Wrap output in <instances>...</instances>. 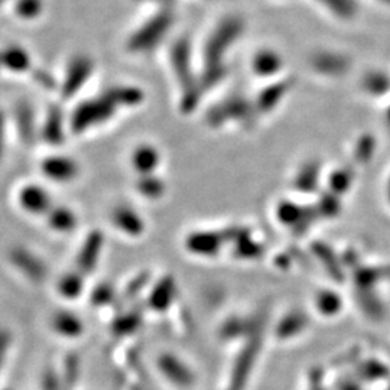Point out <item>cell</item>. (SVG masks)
<instances>
[{"instance_id":"cell-1","label":"cell","mask_w":390,"mask_h":390,"mask_svg":"<svg viewBox=\"0 0 390 390\" xmlns=\"http://www.w3.org/2000/svg\"><path fill=\"white\" fill-rule=\"evenodd\" d=\"M118 107L119 106L116 104V101L107 93H104L100 97L83 101L74 110V113L71 116V122H70L71 130L80 135L91 128L104 125L106 122H108L115 116Z\"/></svg>"},{"instance_id":"cell-2","label":"cell","mask_w":390,"mask_h":390,"mask_svg":"<svg viewBox=\"0 0 390 390\" xmlns=\"http://www.w3.org/2000/svg\"><path fill=\"white\" fill-rule=\"evenodd\" d=\"M41 170L48 180L58 184H67L78 177L80 165L70 156L52 155L42 162Z\"/></svg>"},{"instance_id":"cell-3","label":"cell","mask_w":390,"mask_h":390,"mask_svg":"<svg viewBox=\"0 0 390 390\" xmlns=\"http://www.w3.org/2000/svg\"><path fill=\"white\" fill-rule=\"evenodd\" d=\"M18 201L26 212L34 215H46L53 207L49 193L38 184L25 185L18 195Z\"/></svg>"},{"instance_id":"cell-4","label":"cell","mask_w":390,"mask_h":390,"mask_svg":"<svg viewBox=\"0 0 390 390\" xmlns=\"http://www.w3.org/2000/svg\"><path fill=\"white\" fill-rule=\"evenodd\" d=\"M104 246V237L100 232H93L87 236L77 255V270L84 276L91 273L97 266Z\"/></svg>"},{"instance_id":"cell-5","label":"cell","mask_w":390,"mask_h":390,"mask_svg":"<svg viewBox=\"0 0 390 390\" xmlns=\"http://www.w3.org/2000/svg\"><path fill=\"white\" fill-rule=\"evenodd\" d=\"M11 260L12 263L34 282L42 281L46 276V266L45 263L32 252L24 249V247H16L11 253Z\"/></svg>"},{"instance_id":"cell-6","label":"cell","mask_w":390,"mask_h":390,"mask_svg":"<svg viewBox=\"0 0 390 390\" xmlns=\"http://www.w3.org/2000/svg\"><path fill=\"white\" fill-rule=\"evenodd\" d=\"M111 221L122 233L138 237L145 232V221L140 214L128 205L116 207L111 212Z\"/></svg>"},{"instance_id":"cell-7","label":"cell","mask_w":390,"mask_h":390,"mask_svg":"<svg viewBox=\"0 0 390 390\" xmlns=\"http://www.w3.org/2000/svg\"><path fill=\"white\" fill-rule=\"evenodd\" d=\"M159 162L160 155L152 145H140L132 153V166L140 177L155 174Z\"/></svg>"},{"instance_id":"cell-8","label":"cell","mask_w":390,"mask_h":390,"mask_svg":"<svg viewBox=\"0 0 390 390\" xmlns=\"http://www.w3.org/2000/svg\"><path fill=\"white\" fill-rule=\"evenodd\" d=\"M51 325L55 332L67 339H76L84 331L83 321L70 311H58L53 314Z\"/></svg>"},{"instance_id":"cell-9","label":"cell","mask_w":390,"mask_h":390,"mask_svg":"<svg viewBox=\"0 0 390 390\" xmlns=\"http://www.w3.org/2000/svg\"><path fill=\"white\" fill-rule=\"evenodd\" d=\"M48 226L58 233H70L77 227V215L67 207H52L45 215Z\"/></svg>"},{"instance_id":"cell-10","label":"cell","mask_w":390,"mask_h":390,"mask_svg":"<svg viewBox=\"0 0 390 390\" xmlns=\"http://www.w3.org/2000/svg\"><path fill=\"white\" fill-rule=\"evenodd\" d=\"M90 73H91V64L88 61L86 60L76 61L68 70V74L63 87L64 96L66 97L74 96L81 88V86L88 80Z\"/></svg>"},{"instance_id":"cell-11","label":"cell","mask_w":390,"mask_h":390,"mask_svg":"<svg viewBox=\"0 0 390 390\" xmlns=\"http://www.w3.org/2000/svg\"><path fill=\"white\" fill-rule=\"evenodd\" d=\"M158 366L160 369V371L168 377L170 380H173L174 383L178 384H187L191 380V373L190 370L174 356L171 354H163L159 361Z\"/></svg>"},{"instance_id":"cell-12","label":"cell","mask_w":390,"mask_h":390,"mask_svg":"<svg viewBox=\"0 0 390 390\" xmlns=\"http://www.w3.org/2000/svg\"><path fill=\"white\" fill-rule=\"evenodd\" d=\"M42 138L51 145H60L64 142V120L58 108H52L42 128Z\"/></svg>"},{"instance_id":"cell-13","label":"cell","mask_w":390,"mask_h":390,"mask_svg":"<svg viewBox=\"0 0 390 390\" xmlns=\"http://www.w3.org/2000/svg\"><path fill=\"white\" fill-rule=\"evenodd\" d=\"M173 299V282L170 279H162L158 282L149 297H148V305L150 309L155 311H163L165 308H168Z\"/></svg>"},{"instance_id":"cell-14","label":"cell","mask_w":390,"mask_h":390,"mask_svg":"<svg viewBox=\"0 0 390 390\" xmlns=\"http://www.w3.org/2000/svg\"><path fill=\"white\" fill-rule=\"evenodd\" d=\"M84 289V274L77 269L66 273L58 282V292L67 299H76Z\"/></svg>"},{"instance_id":"cell-15","label":"cell","mask_w":390,"mask_h":390,"mask_svg":"<svg viewBox=\"0 0 390 390\" xmlns=\"http://www.w3.org/2000/svg\"><path fill=\"white\" fill-rule=\"evenodd\" d=\"M138 193L149 200H155L163 195L165 193V184L160 178H158L155 174L139 177V181L136 184Z\"/></svg>"},{"instance_id":"cell-16","label":"cell","mask_w":390,"mask_h":390,"mask_svg":"<svg viewBox=\"0 0 390 390\" xmlns=\"http://www.w3.org/2000/svg\"><path fill=\"white\" fill-rule=\"evenodd\" d=\"M118 106H135L142 101V91L133 87H116L106 91Z\"/></svg>"},{"instance_id":"cell-17","label":"cell","mask_w":390,"mask_h":390,"mask_svg":"<svg viewBox=\"0 0 390 390\" xmlns=\"http://www.w3.org/2000/svg\"><path fill=\"white\" fill-rule=\"evenodd\" d=\"M142 319L140 315L136 312H128L120 315L115 322H113V332L116 336H129V334L135 332L139 325H140Z\"/></svg>"},{"instance_id":"cell-18","label":"cell","mask_w":390,"mask_h":390,"mask_svg":"<svg viewBox=\"0 0 390 390\" xmlns=\"http://www.w3.org/2000/svg\"><path fill=\"white\" fill-rule=\"evenodd\" d=\"M0 63H4L2 66H5L6 68L12 71H24L28 68V64H29L28 57L19 49L5 51V53L0 57Z\"/></svg>"},{"instance_id":"cell-19","label":"cell","mask_w":390,"mask_h":390,"mask_svg":"<svg viewBox=\"0 0 390 390\" xmlns=\"http://www.w3.org/2000/svg\"><path fill=\"white\" fill-rule=\"evenodd\" d=\"M34 116H32V111L31 108L28 107H22L19 108L18 111V129H19V136L28 142L31 140L35 133H34Z\"/></svg>"},{"instance_id":"cell-20","label":"cell","mask_w":390,"mask_h":390,"mask_svg":"<svg viewBox=\"0 0 390 390\" xmlns=\"http://www.w3.org/2000/svg\"><path fill=\"white\" fill-rule=\"evenodd\" d=\"M115 298H116V294H115L113 287H110L108 284H101L93 291L91 302L94 305H106V304L108 305V304L113 302Z\"/></svg>"},{"instance_id":"cell-21","label":"cell","mask_w":390,"mask_h":390,"mask_svg":"<svg viewBox=\"0 0 390 390\" xmlns=\"http://www.w3.org/2000/svg\"><path fill=\"white\" fill-rule=\"evenodd\" d=\"M332 12H336L342 16H350L354 12L356 5L353 0H321Z\"/></svg>"},{"instance_id":"cell-22","label":"cell","mask_w":390,"mask_h":390,"mask_svg":"<svg viewBox=\"0 0 390 390\" xmlns=\"http://www.w3.org/2000/svg\"><path fill=\"white\" fill-rule=\"evenodd\" d=\"M148 282H149V274L148 273H142V274L136 276L135 281L128 285V288L125 291V297L132 299L133 297H136L148 285Z\"/></svg>"},{"instance_id":"cell-23","label":"cell","mask_w":390,"mask_h":390,"mask_svg":"<svg viewBox=\"0 0 390 390\" xmlns=\"http://www.w3.org/2000/svg\"><path fill=\"white\" fill-rule=\"evenodd\" d=\"M9 342H11V340H9L8 332L0 331V366H2V363H4V357H5V354H6Z\"/></svg>"},{"instance_id":"cell-24","label":"cell","mask_w":390,"mask_h":390,"mask_svg":"<svg viewBox=\"0 0 390 390\" xmlns=\"http://www.w3.org/2000/svg\"><path fill=\"white\" fill-rule=\"evenodd\" d=\"M4 149H5V120L2 113H0V158L4 155Z\"/></svg>"}]
</instances>
